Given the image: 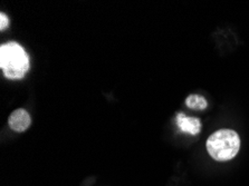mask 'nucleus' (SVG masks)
Instances as JSON below:
<instances>
[{
  "label": "nucleus",
  "instance_id": "1",
  "mask_svg": "<svg viewBox=\"0 0 249 186\" xmlns=\"http://www.w3.org/2000/svg\"><path fill=\"white\" fill-rule=\"evenodd\" d=\"M0 67L8 79H21L29 69V57L19 44L10 41L0 47Z\"/></svg>",
  "mask_w": 249,
  "mask_h": 186
},
{
  "label": "nucleus",
  "instance_id": "2",
  "mask_svg": "<svg viewBox=\"0 0 249 186\" xmlns=\"http://www.w3.org/2000/svg\"><path fill=\"white\" fill-rule=\"evenodd\" d=\"M240 150L239 135L232 130L214 132L207 140V151L214 161L227 162L238 154Z\"/></svg>",
  "mask_w": 249,
  "mask_h": 186
},
{
  "label": "nucleus",
  "instance_id": "3",
  "mask_svg": "<svg viewBox=\"0 0 249 186\" xmlns=\"http://www.w3.org/2000/svg\"><path fill=\"white\" fill-rule=\"evenodd\" d=\"M32 123V118H30L29 114L25 109L19 108L13 112V114L9 116L8 124L10 128L15 132H25L30 126Z\"/></svg>",
  "mask_w": 249,
  "mask_h": 186
},
{
  "label": "nucleus",
  "instance_id": "4",
  "mask_svg": "<svg viewBox=\"0 0 249 186\" xmlns=\"http://www.w3.org/2000/svg\"><path fill=\"white\" fill-rule=\"evenodd\" d=\"M177 124L181 131L191 135H197L201 131V121L195 117H187L183 114L177 116Z\"/></svg>",
  "mask_w": 249,
  "mask_h": 186
},
{
  "label": "nucleus",
  "instance_id": "5",
  "mask_svg": "<svg viewBox=\"0 0 249 186\" xmlns=\"http://www.w3.org/2000/svg\"><path fill=\"white\" fill-rule=\"evenodd\" d=\"M186 105L192 109H206L207 108V101L202 96L199 95H190L186 100Z\"/></svg>",
  "mask_w": 249,
  "mask_h": 186
},
{
  "label": "nucleus",
  "instance_id": "6",
  "mask_svg": "<svg viewBox=\"0 0 249 186\" xmlns=\"http://www.w3.org/2000/svg\"><path fill=\"white\" fill-rule=\"evenodd\" d=\"M8 18H7V16L3 13L0 14V29L3 30L5 28L8 27Z\"/></svg>",
  "mask_w": 249,
  "mask_h": 186
}]
</instances>
